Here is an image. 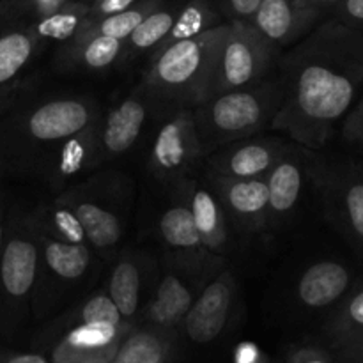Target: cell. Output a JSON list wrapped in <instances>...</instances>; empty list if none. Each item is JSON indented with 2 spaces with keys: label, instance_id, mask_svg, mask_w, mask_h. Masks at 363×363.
<instances>
[{
  "label": "cell",
  "instance_id": "24",
  "mask_svg": "<svg viewBox=\"0 0 363 363\" xmlns=\"http://www.w3.org/2000/svg\"><path fill=\"white\" fill-rule=\"evenodd\" d=\"M170 206L165 208L158 222L160 236L167 247V257L186 262H209L218 255L209 254L202 245L188 206L170 195Z\"/></svg>",
  "mask_w": 363,
  "mask_h": 363
},
{
  "label": "cell",
  "instance_id": "23",
  "mask_svg": "<svg viewBox=\"0 0 363 363\" xmlns=\"http://www.w3.org/2000/svg\"><path fill=\"white\" fill-rule=\"evenodd\" d=\"M351 287L353 275L346 264L319 261L301 273L294 296L305 311H325L335 307Z\"/></svg>",
  "mask_w": 363,
  "mask_h": 363
},
{
  "label": "cell",
  "instance_id": "3",
  "mask_svg": "<svg viewBox=\"0 0 363 363\" xmlns=\"http://www.w3.org/2000/svg\"><path fill=\"white\" fill-rule=\"evenodd\" d=\"M39 248L34 211L9 206L0 250V342L16 340L32 321Z\"/></svg>",
  "mask_w": 363,
  "mask_h": 363
},
{
  "label": "cell",
  "instance_id": "41",
  "mask_svg": "<svg viewBox=\"0 0 363 363\" xmlns=\"http://www.w3.org/2000/svg\"><path fill=\"white\" fill-rule=\"evenodd\" d=\"M7 209H9V201H7L6 191L0 186V250L4 245V236H6V223H7Z\"/></svg>",
  "mask_w": 363,
  "mask_h": 363
},
{
  "label": "cell",
  "instance_id": "16",
  "mask_svg": "<svg viewBox=\"0 0 363 363\" xmlns=\"http://www.w3.org/2000/svg\"><path fill=\"white\" fill-rule=\"evenodd\" d=\"M291 142L293 140L262 133L241 138L209 152L202 169L208 174L238 179L266 177V174L289 149Z\"/></svg>",
  "mask_w": 363,
  "mask_h": 363
},
{
  "label": "cell",
  "instance_id": "40",
  "mask_svg": "<svg viewBox=\"0 0 363 363\" xmlns=\"http://www.w3.org/2000/svg\"><path fill=\"white\" fill-rule=\"evenodd\" d=\"M138 0H91V20H98V18L108 16V14L121 13V11L128 9Z\"/></svg>",
  "mask_w": 363,
  "mask_h": 363
},
{
  "label": "cell",
  "instance_id": "8",
  "mask_svg": "<svg viewBox=\"0 0 363 363\" xmlns=\"http://www.w3.org/2000/svg\"><path fill=\"white\" fill-rule=\"evenodd\" d=\"M275 60H279V50L269 45L248 21H227L216 50L208 98L261 84L272 77Z\"/></svg>",
  "mask_w": 363,
  "mask_h": 363
},
{
  "label": "cell",
  "instance_id": "1",
  "mask_svg": "<svg viewBox=\"0 0 363 363\" xmlns=\"http://www.w3.org/2000/svg\"><path fill=\"white\" fill-rule=\"evenodd\" d=\"M277 62L282 105L269 130L321 151L363 91V32L328 18Z\"/></svg>",
  "mask_w": 363,
  "mask_h": 363
},
{
  "label": "cell",
  "instance_id": "35",
  "mask_svg": "<svg viewBox=\"0 0 363 363\" xmlns=\"http://www.w3.org/2000/svg\"><path fill=\"white\" fill-rule=\"evenodd\" d=\"M262 0H216V6L225 21H248L254 16Z\"/></svg>",
  "mask_w": 363,
  "mask_h": 363
},
{
  "label": "cell",
  "instance_id": "25",
  "mask_svg": "<svg viewBox=\"0 0 363 363\" xmlns=\"http://www.w3.org/2000/svg\"><path fill=\"white\" fill-rule=\"evenodd\" d=\"M147 261L138 252H123L113 262L106 293L124 321L135 325L142 311V296L147 280Z\"/></svg>",
  "mask_w": 363,
  "mask_h": 363
},
{
  "label": "cell",
  "instance_id": "14",
  "mask_svg": "<svg viewBox=\"0 0 363 363\" xmlns=\"http://www.w3.org/2000/svg\"><path fill=\"white\" fill-rule=\"evenodd\" d=\"M101 117V116H99ZM99 117L71 137L53 145L35 167L32 177L45 183L50 190L62 191L99 169L98 123Z\"/></svg>",
  "mask_w": 363,
  "mask_h": 363
},
{
  "label": "cell",
  "instance_id": "29",
  "mask_svg": "<svg viewBox=\"0 0 363 363\" xmlns=\"http://www.w3.org/2000/svg\"><path fill=\"white\" fill-rule=\"evenodd\" d=\"M181 4H162L158 9L140 21L137 28L124 39V59L123 62L133 60L140 55H151L165 35L169 34L170 27L174 25L176 14L179 11Z\"/></svg>",
  "mask_w": 363,
  "mask_h": 363
},
{
  "label": "cell",
  "instance_id": "32",
  "mask_svg": "<svg viewBox=\"0 0 363 363\" xmlns=\"http://www.w3.org/2000/svg\"><path fill=\"white\" fill-rule=\"evenodd\" d=\"M167 0H138L137 4L121 11V13L108 14V16L87 21L80 34H99L106 35V38L123 39L124 41L140 25V21L147 14H151L152 11L158 9Z\"/></svg>",
  "mask_w": 363,
  "mask_h": 363
},
{
  "label": "cell",
  "instance_id": "27",
  "mask_svg": "<svg viewBox=\"0 0 363 363\" xmlns=\"http://www.w3.org/2000/svg\"><path fill=\"white\" fill-rule=\"evenodd\" d=\"M363 333V280L351 287L330 312L321 330V342L330 351Z\"/></svg>",
  "mask_w": 363,
  "mask_h": 363
},
{
  "label": "cell",
  "instance_id": "26",
  "mask_svg": "<svg viewBox=\"0 0 363 363\" xmlns=\"http://www.w3.org/2000/svg\"><path fill=\"white\" fill-rule=\"evenodd\" d=\"M179 344L177 330L135 325L124 335L110 363H167Z\"/></svg>",
  "mask_w": 363,
  "mask_h": 363
},
{
  "label": "cell",
  "instance_id": "38",
  "mask_svg": "<svg viewBox=\"0 0 363 363\" xmlns=\"http://www.w3.org/2000/svg\"><path fill=\"white\" fill-rule=\"evenodd\" d=\"M335 363H363V333L332 350Z\"/></svg>",
  "mask_w": 363,
  "mask_h": 363
},
{
  "label": "cell",
  "instance_id": "19",
  "mask_svg": "<svg viewBox=\"0 0 363 363\" xmlns=\"http://www.w3.org/2000/svg\"><path fill=\"white\" fill-rule=\"evenodd\" d=\"M323 14L300 0H262L248 23L277 50L291 48L305 38Z\"/></svg>",
  "mask_w": 363,
  "mask_h": 363
},
{
  "label": "cell",
  "instance_id": "4",
  "mask_svg": "<svg viewBox=\"0 0 363 363\" xmlns=\"http://www.w3.org/2000/svg\"><path fill=\"white\" fill-rule=\"evenodd\" d=\"M225 25L227 21L152 52L140 84L167 106H195L204 101Z\"/></svg>",
  "mask_w": 363,
  "mask_h": 363
},
{
  "label": "cell",
  "instance_id": "9",
  "mask_svg": "<svg viewBox=\"0 0 363 363\" xmlns=\"http://www.w3.org/2000/svg\"><path fill=\"white\" fill-rule=\"evenodd\" d=\"M147 151V170L156 181L170 186L197 174L206 152L199 137L194 106H170L160 116Z\"/></svg>",
  "mask_w": 363,
  "mask_h": 363
},
{
  "label": "cell",
  "instance_id": "31",
  "mask_svg": "<svg viewBox=\"0 0 363 363\" xmlns=\"http://www.w3.org/2000/svg\"><path fill=\"white\" fill-rule=\"evenodd\" d=\"M32 211H34L38 229L43 234H46V236L64 241V243L89 245L87 236H85V230L78 216L59 197L53 199L52 202L38 206Z\"/></svg>",
  "mask_w": 363,
  "mask_h": 363
},
{
  "label": "cell",
  "instance_id": "33",
  "mask_svg": "<svg viewBox=\"0 0 363 363\" xmlns=\"http://www.w3.org/2000/svg\"><path fill=\"white\" fill-rule=\"evenodd\" d=\"M66 2L69 0H0V23H30L53 13Z\"/></svg>",
  "mask_w": 363,
  "mask_h": 363
},
{
  "label": "cell",
  "instance_id": "12",
  "mask_svg": "<svg viewBox=\"0 0 363 363\" xmlns=\"http://www.w3.org/2000/svg\"><path fill=\"white\" fill-rule=\"evenodd\" d=\"M167 108L170 106L138 82L126 96L103 110L98 123L99 167L126 156L138 144L145 128Z\"/></svg>",
  "mask_w": 363,
  "mask_h": 363
},
{
  "label": "cell",
  "instance_id": "7",
  "mask_svg": "<svg viewBox=\"0 0 363 363\" xmlns=\"http://www.w3.org/2000/svg\"><path fill=\"white\" fill-rule=\"evenodd\" d=\"M39 268L32 298V321L53 318L84 286L92 269L91 245H71L39 230Z\"/></svg>",
  "mask_w": 363,
  "mask_h": 363
},
{
  "label": "cell",
  "instance_id": "37",
  "mask_svg": "<svg viewBox=\"0 0 363 363\" xmlns=\"http://www.w3.org/2000/svg\"><path fill=\"white\" fill-rule=\"evenodd\" d=\"M330 13L335 20L363 32V0H340Z\"/></svg>",
  "mask_w": 363,
  "mask_h": 363
},
{
  "label": "cell",
  "instance_id": "30",
  "mask_svg": "<svg viewBox=\"0 0 363 363\" xmlns=\"http://www.w3.org/2000/svg\"><path fill=\"white\" fill-rule=\"evenodd\" d=\"M222 23H225V20H223L218 6H216V0H184V2H181L169 34L165 35L162 45L156 50L172 45V43L183 41V39L201 35Z\"/></svg>",
  "mask_w": 363,
  "mask_h": 363
},
{
  "label": "cell",
  "instance_id": "17",
  "mask_svg": "<svg viewBox=\"0 0 363 363\" xmlns=\"http://www.w3.org/2000/svg\"><path fill=\"white\" fill-rule=\"evenodd\" d=\"M206 181L216 194L230 227L243 234L268 230V184L266 177H223L204 172Z\"/></svg>",
  "mask_w": 363,
  "mask_h": 363
},
{
  "label": "cell",
  "instance_id": "11",
  "mask_svg": "<svg viewBox=\"0 0 363 363\" xmlns=\"http://www.w3.org/2000/svg\"><path fill=\"white\" fill-rule=\"evenodd\" d=\"M312 184L330 222L357 250L363 252V165L326 162L315 152Z\"/></svg>",
  "mask_w": 363,
  "mask_h": 363
},
{
  "label": "cell",
  "instance_id": "44",
  "mask_svg": "<svg viewBox=\"0 0 363 363\" xmlns=\"http://www.w3.org/2000/svg\"><path fill=\"white\" fill-rule=\"evenodd\" d=\"M4 179V172H2V167H0V181Z\"/></svg>",
  "mask_w": 363,
  "mask_h": 363
},
{
  "label": "cell",
  "instance_id": "39",
  "mask_svg": "<svg viewBox=\"0 0 363 363\" xmlns=\"http://www.w3.org/2000/svg\"><path fill=\"white\" fill-rule=\"evenodd\" d=\"M0 363H50L45 353L34 350H11L0 347Z\"/></svg>",
  "mask_w": 363,
  "mask_h": 363
},
{
  "label": "cell",
  "instance_id": "36",
  "mask_svg": "<svg viewBox=\"0 0 363 363\" xmlns=\"http://www.w3.org/2000/svg\"><path fill=\"white\" fill-rule=\"evenodd\" d=\"M342 138L350 144H363V91L342 121Z\"/></svg>",
  "mask_w": 363,
  "mask_h": 363
},
{
  "label": "cell",
  "instance_id": "43",
  "mask_svg": "<svg viewBox=\"0 0 363 363\" xmlns=\"http://www.w3.org/2000/svg\"><path fill=\"white\" fill-rule=\"evenodd\" d=\"M50 363H110L103 360H71V362H50Z\"/></svg>",
  "mask_w": 363,
  "mask_h": 363
},
{
  "label": "cell",
  "instance_id": "22",
  "mask_svg": "<svg viewBox=\"0 0 363 363\" xmlns=\"http://www.w3.org/2000/svg\"><path fill=\"white\" fill-rule=\"evenodd\" d=\"M124 59L123 39L99 34H78L59 45L53 64L66 73H103Z\"/></svg>",
  "mask_w": 363,
  "mask_h": 363
},
{
  "label": "cell",
  "instance_id": "21",
  "mask_svg": "<svg viewBox=\"0 0 363 363\" xmlns=\"http://www.w3.org/2000/svg\"><path fill=\"white\" fill-rule=\"evenodd\" d=\"M135 325L89 323L66 330L46 351L50 362L103 360L112 362L121 340Z\"/></svg>",
  "mask_w": 363,
  "mask_h": 363
},
{
  "label": "cell",
  "instance_id": "15",
  "mask_svg": "<svg viewBox=\"0 0 363 363\" xmlns=\"http://www.w3.org/2000/svg\"><path fill=\"white\" fill-rule=\"evenodd\" d=\"M318 151H311L291 142L282 158L266 174L268 184V229H280L293 218L305 188L312 183V165Z\"/></svg>",
  "mask_w": 363,
  "mask_h": 363
},
{
  "label": "cell",
  "instance_id": "20",
  "mask_svg": "<svg viewBox=\"0 0 363 363\" xmlns=\"http://www.w3.org/2000/svg\"><path fill=\"white\" fill-rule=\"evenodd\" d=\"M43 48L30 23H0V110L25 89V73Z\"/></svg>",
  "mask_w": 363,
  "mask_h": 363
},
{
  "label": "cell",
  "instance_id": "5",
  "mask_svg": "<svg viewBox=\"0 0 363 363\" xmlns=\"http://www.w3.org/2000/svg\"><path fill=\"white\" fill-rule=\"evenodd\" d=\"M282 105L279 77L261 84L211 96L194 106L195 123L206 156L222 145L269 130Z\"/></svg>",
  "mask_w": 363,
  "mask_h": 363
},
{
  "label": "cell",
  "instance_id": "45",
  "mask_svg": "<svg viewBox=\"0 0 363 363\" xmlns=\"http://www.w3.org/2000/svg\"><path fill=\"white\" fill-rule=\"evenodd\" d=\"M275 363H279V362H275Z\"/></svg>",
  "mask_w": 363,
  "mask_h": 363
},
{
  "label": "cell",
  "instance_id": "34",
  "mask_svg": "<svg viewBox=\"0 0 363 363\" xmlns=\"http://www.w3.org/2000/svg\"><path fill=\"white\" fill-rule=\"evenodd\" d=\"M282 363H335L328 347L319 342L296 344L289 347Z\"/></svg>",
  "mask_w": 363,
  "mask_h": 363
},
{
  "label": "cell",
  "instance_id": "28",
  "mask_svg": "<svg viewBox=\"0 0 363 363\" xmlns=\"http://www.w3.org/2000/svg\"><path fill=\"white\" fill-rule=\"evenodd\" d=\"M91 18V0H69L39 20L30 21L41 43H64L77 38Z\"/></svg>",
  "mask_w": 363,
  "mask_h": 363
},
{
  "label": "cell",
  "instance_id": "6",
  "mask_svg": "<svg viewBox=\"0 0 363 363\" xmlns=\"http://www.w3.org/2000/svg\"><path fill=\"white\" fill-rule=\"evenodd\" d=\"M57 197L66 202L85 230L92 250L110 255L128 230L133 184L121 172H103L71 184Z\"/></svg>",
  "mask_w": 363,
  "mask_h": 363
},
{
  "label": "cell",
  "instance_id": "2",
  "mask_svg": "<svg viewBox=\"0 0 363 363\" xmlns=\"http://www.w3.org/2000/svg\"><path fill=\"white\" fill-rule=\"evenodd\" d=\"M85 92H18L0 110V167L4 176L32 177L43 156L103 113Z\"/></svg>",
  "mask_w": 363,
  "mask_h": 363
},
{
  "label": "cell",
  "instance_id": "13",
  "mask_svg": "<svg viewBox=\"0 0 363 363\" xmlns=\"http://www.w3.org/2000/svg\"><path fill=\"white\" fill-rule=\"evenodd\" d=\"M240 287L230 269L222 268L199 293L179 325V340L208 347L222 340L238 319Z\"/></svg>",
  "mask_w": 363,
  "mask_h": 363
},
{
  "label": "cell",
  "instance_id": "18",
  "mask_svg": "<svg viewBox=\"0 0 363 363\" xmlns=\"http://www.w3.org/2000/svg\"><path fill=\"white\" fill-rule=\"evenodd\" d=\"M167 188L172 197L181 199L188 206L206 250L218 257H225L230 245V223L222 202L206 177L201 179L197 174H191Z\"/></svg>",
  "mask_w": 363,
  "mask_h": 363
},
{
  "label": "cell",
  "instance_id": "42",
  "mask_svg": "<svg viewBox=\"0 0 363 363\" xmlns=\"http://www.w3.org/2000/svg\"><path fill=\"white\" fill-rule=\"evenodd\" d=\"M300 2L303 4L305 7H311V9L319 11L321 14H325L330 13V9H332L333 6H337L340 0H300Z\"/></svg>",
  "mask_w": 363,
  "mask_h": 363
},
{
  "label": "cell",
  "instance_id": "10",
  "mask_svg": "<svg viewBox=\"0 0 363 363\" xmlns=\"http://www.w3.org/2000/svg\"><path fill=\"white\" fill-rule=\"evenodd\" d=\"M225 259L209 262H186L165 257L155 293L142 307L135 325L177 330L202 287L223 268Z\"/></svg>",
  "mask_w": 363,
  "mask_h": 363
}]
</instances>
